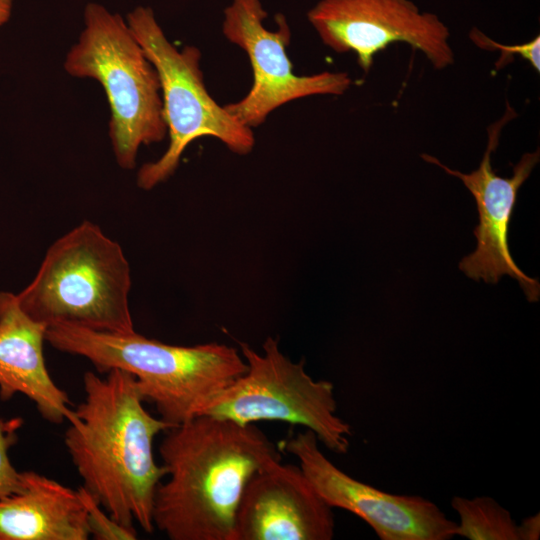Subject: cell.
Wrapping results in <instances>:
<instances>
[{"mask_svg":"<svg viewBox=\"0 0 540 540\" xmlns=\"http://www.w3.org/2000/svg\"><path fill=\"white\" fill-rule=\"evenodd\" d=\"M46 327L22 310L16 294L0 292V399L23 394L45 420L60 424L71 418L73 409L45 363Z\"/></svg>","mask_w":540,"mask_h":540,"instance_id":"cell-13","label":"cell"},{"mask_svg":"<svg viewBox=\"0 0 540 540\" xmlns=\"http://www.w3.org/2000/svg\"><path fill=\"white\" fill-rule=\"evenodd\" d=\"M504 115L488 127V143L479 167L462 173L448 168L434 156L421 157L441 167L447 174L458 177L473 195L479 223L473 233L477 239L476 249L462 258L459 268L471 279L497 283L503 275L516 279L529 302H537L540 284L527 276L513 260L508 244V231L520 187L528 179L539 162L540 151L525 153L513 166L510 177L499 176L492 168L491 154L496 149L502 128L517 116L506 102Z\"/></svg>","mask_w":540,"mask_h":540,"instance_id":"cell-11","label":"cell"},{"mask_svg":"<svg viewBox=\"0 0 540 540\" xmlns=\"http://www.w3.org/2000/svg\"><path fill=\"white\" fill-rule=\"evenodd\" d=\"M307 18L326 46L355 53L365 73L375 55L396 42L421 51L437 70L454 63L448 27L410 0H320Z\"/></svg>","mask_w":540,"mask_h":540,"instance_id":"cell-9","label":"cell"},{"mask_svg":"<svg viewBox=\"0 0 540 540\" xmlns=\"http://www.w3.org/2000/svg\"><path fill=\"white\" fill-rule=\"evenodd\" d=\"M293 455L318 494L332 508L365 521L381 540H450L457 523L432 501L418 495H396L363 483L339 469L322 452L308 429L280 443Z\"/></svg>","mask_w":540,"mask_h":540,"instance_id":"cell-10","label":"cell"},{"mask_svg":"<svg viewBox=\"0 0 540 540\" xmlns=\"http://www.w3.org/2000/svg\"><path fill=\"white\" fill-rule=\"evenodd\" d=\"M87 509V522L90 536L96 540H135L137 532L122 526L100 506L92 495L82 486L78 488Z\"/></svg>","mask_w":540,"mask_h":540,"instance_id":"cell-17","label":"cell"},{"mask_svg":"<svg viewBox=\"0 0 540 540\" xmlns=\"http://www.w3.org/2000/svg\"><path fill=\"white\" fill-rule=\"evenodd\" d=\"M45 338L58 351L87 359L99 373H130L144 402L171 427L205 414L247 370L236 348L217 342L171 345L135 331L106 333L66 323L48 325Z\"/></svg>","mask_w":540,"mask_h":540,"instance_id":"cell-3","label":"cell"},{"mask_svg":"<svg viewBox=\"0 0 540 540\" xmlns=\"http://www.w3.org/2000/svg\"><path fill=\"white\" fill-rule=\"evenodd\" d=\"M126 22L158 73L169 136L165 153L139 169L138 187L150 190L167 180L187 146L203 136L219 139L236 154L251 152L253 130L233 118L207 91L199 49L187 45L179 50L168 40L150 7H136Z\"/></svg>","mask_w":540,"mask_h":540,"instance_id":"cell-6","label":"cell"},{"mask_svg":"<svg viewBox=\"0 0 540 540\" xmlns=\"http://www.w3.org/2000/svg\"><path fill=\"white\" fill-rule=\"evenodd\" d=\"M14 0H0V28L5 25L12 14Z\"/></svg>","mask_w":540,"mask_h":540,"instance_id":"cell-20","label":"cell"},{"mask_svg":"<svg viewBox=\"0 0 540 540\" xmlns=\"http://www.w3.org/2000/svg\"><path fill=\"white\" fill-rule=\"evenodd\" d=\"M451 506L460 520L456 536L470 540H520L519 526L511 513L489 496H454Z\"/></svg>","mask_w":540,"mask_h":540,"instance_id":"cell-15","label":"cell"},{"mask_svg":"<svg viewBox=\"0 0 540 540\" xmlns=\"http://www.w3.org/2000/svg\"><path fill=\"white\" fill-rule=\"evenodd\" d=\"M159 454L167 479L156 489L152 518L171 540H233L248 481L281 458L255 424L209 414L167 429Z\"/></svg>","mask_w":540,"mask_h":540,"instance_id":"cell-1","label":"cell"},{"mask_svg":"<svg viewBox=\"0 0 540 540\" xmlns=\"http://www.w3.org/2000/svg\"><path fill=\"white\" fill-rule=\"evenodd\" d=\"M470 39L478 47L486 50L500 51V57L495 63L496 69H501L513 61L515 56H520L528 61L530 65L537 71H540V37L533 38L531 41L518 45H504L490 39L477 28H472L469 34Z\"/></svg>","mask_w":540,"mask_h":540,"instance_id":"cell-18","label":"cell"},{"mask_svg":"<svg viewBox=\"0 0 540 540\" xmlns=\"http://www.w3.org/2000/svg\"><path fill=\"white\" fill-rule=\"evenodd\" d=\"M519 526L520 540H536L540 536V514L525 518Z\"/></svg>","mask_w":540,"mask_h":540,"instance_id":"cell-19","label":"cell"},{"mask_svg":"<svg viewBox=\"0 0 540 540\" xmlns=\"http://www.w3.org/2000/svg\"><path fill=\"white\" fill-rule=\"evenodd\" d=\"M267 12L260 0H232L224 10L222 32L247 54L253 83L241 100L224 106L251 129L263 124L280 106L312 95H341L352 84L344 72L297 75L287 55L291 30L283 14H276V30L266 29Z\"/></svg>","mask_w":540,"mask_h":540,"instance_id":"cell-8","label":"cell"},{"mask_svg":"<svg viewBox=\"0 0 540 540\" xmlns=\"http://www.w3.org/2000/svg\"><path fill=\"white\" fill-rule=\"evenodd\" d=\"M84 28L68 50L64 70L96 80L109 108V137L119 167L132 169L143 145L167 135L158 73L126 20L103 5L84 8Z\"/></svg>","mask_w":540,"mask_h":540,"instance_id":"cell-5","label":"cell"},{"mask_svg":"<svg viewBox=\"0 0 540 540\" xmlns=\"http://www.w3.org/2000/svg\"><path fill=\"white\" fill-rule=\"evenodd\" d=\"M83 375L84 400L68 420L64 443L87 490L130 529L154 530L156 489L166 476L154 459L155 437L171 426L143 406L136 379L121 369Z\"/></svg>","mask_w":540,"mask_h":540,"instance_id":"cell-2","label":"cell"},{"mask_svg":"<svg viewBox=\"0 0 540 540\" xmlns=\"http://www.w3.org/2000/svg\"><path fill=\"white\" fill-rule=\"evenodd\" d=\"M23 424L20 417L0 419V499L18 493L23 488L22 472L12 465L8 451L17 442V431Z\"/></svg>","mask_w":540,"mask_h":540,"instance_id":"cell-16","label":"cell"},{"mask_svg":"<svg viewBox=\"0 0 540 540\" xmlns=\"http://www.w3.org/2000/svg\"><path fill=\"white\" fill-rule=\"evenodd\" d=\"M130 289L121 246L84 220L48 248L35 277L16 296L22 310L46 326L66 323L126 334L135 331Z\"/></svg>","mask_w":540,"mask_h":540,"instance_id":"cell-4","label":"cell"},{"mask_svg":"<svg viewBox=\"0 0 540 540\" xmlns=\"http://www.w3.org/2000/svg\"><path fill=\"white\" fill-rule=\"evenodd\" d=\"M333 508L299 466L268 463L248 481L235 517L233 540H331Z\"/></svg>","mask_w":540,"mask_h":540,"instance_id":"cell-12","label":"cell"},{"mask_svg":"<svg viewBox=\"0 0 540 540\" xmlns=\"http://www.w3.org/2000/svg\"><path fill=\"white\" fill-rule=\"evenodd\" d=\"M239 346L247 370L205 414L242 425L280 421L303 426L331 452H348L353 431L337 415L332 382L314 380L305 370V361H291L273 337L264 341L262 354L247 343L240 342Z\"/></svg>","mask_w":540,"mask_h":540,"instance_id":"cell-7","label":"cell"},{"mask_svg":"<svg viewBox=\"0 0 540 540\" xmlns=\"http://www.w3.org/2000/svg\"><path fill=\"white\" fill-rule=\"evenodd\" d=\"M20 492L0 499V540H87V509L73 490L34 471Z\"/></svg>","mask_w":540,"mask_h":540,"instance_id":"cell-14","label":"cell"}]
</instances>
